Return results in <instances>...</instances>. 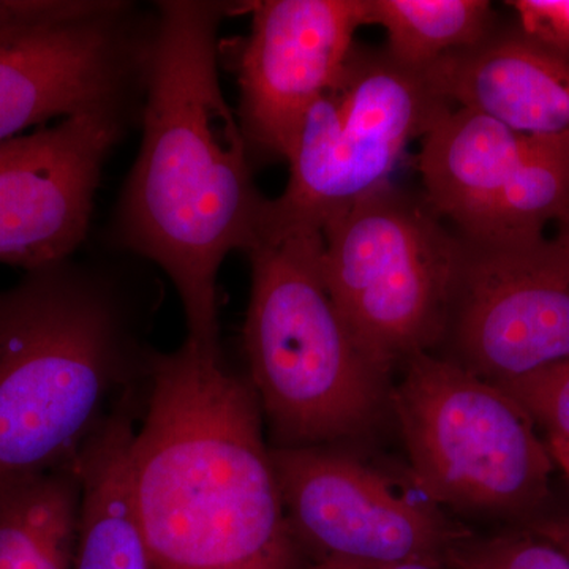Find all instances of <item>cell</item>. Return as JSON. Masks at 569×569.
Segmentation results:
<instances>
[{"label": "cell", "instance_id": "obj_17", "mask_svg": "<svg viewBox=\"0 0 569 569\" xmlns=\"http://www.w3.org/2000/svg\"><path fill=\"white\" fill-rule=\"evenodd\" d=\"M366 24L387 31V50L415 70L466 51L496 29L486 0H366Z\"/></svg>", "mask_w": 569, "mask_h": 569}, {"label": "cell", "instance_id": "obj_1", "mask_svg": "<svg viewBox=\"0 0 569 569\" xmlns=\"http://www.w3.org/2000/svg\"><path fill=\"white\" fill-rule=\"evenodd\" d=\"M230 10L211 0L157 2L140 152L112 220L118 246L173 283L187 339L209 350H220V268L253 241L269 201L220 82L219 32Z\"/></svg>", "mask_w": 569, "mask_h": 569}, {"label": "cell", "instance_id": "obj_20", "mask_svg": "<svg viewBox=\"0 0 569 569\" xmlns=\"http://www.w3.org/2000/svg\"><path fill=\"white\" fill-rule=\"evenodd\" d=\"M523 36L550 50L569 52V0H512Z\"/></svg>", "mask_w": 569, "mask_h": 569}, {"label": "cell", "instance_id": "obj_11", "mask_svg": "<svg viewBox=\"0 0 569 569\" xmlns=\"http://www.w3.org/2000/svg\"><path fill=\"white\" fill-rule=\"evenodd\" d=\"M126 112H80L0 142V264L28 272L73 258Z\"/></svg>", "mask_w": 569, "mask_h": 569}, {"label": "cell", "instance_id": "obj_4", "mask_svg": "<svg viewBox=\"0 0 569 569\" xmlns=\"http://www.w3.org/2000/svg\"><path fill=\"white\" fill-rule=\"evenodd\" d=\"M244 350L272 448L328 447L372 425L389 395L329 295L323 230L279 216L271 200L244 250Z\"/></svg>", "mask_w": 569, "mask_h": 569}, {"label": "cell", "instance_id": "obj_10", "mask_svg": "<svg viewBox=\"0 0 569 569\" xmlns=\"http://www.w3.org/2000/svg\"><path fill=\"white\" fill-rule=\"evenodd\" d=\"M284 512L309 560L449 561L466 535L432 501L328 447L272 448Z\"/></svg>", "mask_w": 569, "mask_h": 569}, {"label": "cell", "instance_id": "obj_13", "mask_svg": "<svg viewBox=\"0 0 569 569\" xmlns=\"http://www.w3.org/2000/svg\"><path fill=\"white\" fill-rule=\"evenodd\" d=\"M452 107L496 119L530 138H569V52L519 29L496 26L485 40L425 70Z\"/></svg>", "mask_w": 569, "mask_h": 569}, {"label": "cell", "instance_id": "obj_21", "mask_svg": "<svg viewBox=\"0 0 569 569\" xmlns=\"http://www.w3.org/2000/svg\"><path fill=\"white\" fill-rule=\"evenodd\" d=\"M302 569H471L459 560L458 553L449 561H396V563H365L332 559H312L306 561Z\"/></svg>", "mask_w": 569, "mask_h": 569}, {"label": "cell", "instance_id": "obj_18", "mask_svg": "<svg viewBox=\"0 0 569 569\" xmlns=\"http://www.w3.org/2000/svg\"><path fill=\"white\" fill-rule=\"evenodd\" d=\"M497 387L515 397L548 437L569 438V359Z\"/></svg>", "mask_w": 569, "mask_h": 569}, {"label": "cell", "instance_id": "obj_9", "mask_svg": "<svg viewBox=\"0 0 569 569\" xmlns=\"http://www.w3.org/2000/svg\"><path fill=\"white\" fill-rule=\"evenodd\" d=\"M462 242L447 331L455 361L496 385L567 361L568 236Z\"/></svg>", "mask_w": 569, "mask_h": 569}, {"label": "cell", "instance_id": "obj_23", "mask_svg": "<svg viewBox=\"0 0 569 569\" xmlns=\"http://www.w3.org/2000/svg\"><path fill=\"white\" fill-rule=\"evenodd\" d=\"M546 443H548L553 463H556L557 467H560V470L563 471L565 477H567L569 481V438L548 437Z\"/></svg>", "mask_w": 569, "mask_h": 569}, {"label": "cell", "instance_id": "obj_14", "mask_svg": "<svg viewBox=\"0 0 569 569\" xmlns=\"http://www.w3.org/2000/svg\"><path fill=\"white\" fill-rule=\"evenodd\" d=\"M421 140L418 168L426 203L455 223L460 238L471 241L481 233L535 138L481 112L449 107Z\"/></svg>", "mask_w": 569, "mask_h": 569}, {"label": "cell", "instance_id": "obj_5", "mask_svg": "<svg viewBox=\"0 0 569 569\" xmlns=\"http://www.w3.org/2000/svg\"><path fill=\"white\" fill-rule=\"evenodd\" d=\"M392 183L323 227L329 295L369 365L389 378L447 336L463 242Z\"/></svg>", "mask_w": 569, "mask_h": 569}, {"label": "cell", "instance_id": "obj_2", "mask_svg": "<svg viewBox=\"0 0 569 569\" xmlns=\"http://www.w3.org/2000/svg\"><path fill=\"white\" fill-rule=\"evenodd\" d=\"M144 388L129 470L153 569H302L249 381L186 337Z\"/></svg>", "mask_w": 569, "mask_h": 569}, {"label": "cell", "instance_id": "obj_3", "mask_svg": "<svg viewBox=\"0 0 569 569\" xmlns=\"http://www.w3.org/2000/svg\"><path fill=\"white\" fill-rule=\"evenodd\" d=\"M152 355L99 269L70 258L0 288V489L74 466Z\"/></svg>", "mask_w": 569, "mask_h": 569}, {"label": "cell", "instance_id": "obj_22", "mask_svg": "<svg viewBox=\"0 0 569 569\" xmlns=\"http://www.w3.org/2000/svg\"><path fill=\"white\" fill-rule=\"evenodd\" d=\"M531 533L545 539L550 545L556 546L569 559V516L565 518H553L539 520L530 529Z\"/></svg>", "mask_w": 569, "mask_h": 569}, {"label": "cell", "instance_id": "obj_19", "mask_svg": "<svg viewBox=\"0 0 569 569\" xmlns=\"http://www.w3.org/2000/svg\"><path fill=\"white\" fill-rule=\"evenodd\" d=\"M458 557L471 569H569L568 557L531 531L467 541Z\"/></svg>", "mask_w": 569, "mask_h": 569}, {"label": "cell", "instance_id": "obj_7", "mask_svg": "<svg viewBox=\"0 0 569 569\" xmlns=\"http://www.w3.org/2000/svg\"><path fill=\"white\" fill-rule=\"evenodd\" d=\"M449 107L425 70L397 62L387 48L355 47L306 112L287 157L290 178L272 209L323 230L336 213L389 186L408 144Z\"/></svg>", "mask_w": 569, "mask_h": 569}, {"label": "cell", "instance_id": "obj_6", "mask_svg": "<svg viewBox=\"0 0 569 569\" xmlns=\"http://www.w3.org/2000/svg\"><path fill=\"white\" fill-rule=\"evenodd\" d=\"M402 372L389 399L427 500L493 515L545 500L556 463L515 397L432 353L408 359Z\"/></svg>", "mask_w": 569, "mask_h": 569}, {"label": "cell", "instance_id": "obj_15", "mask_svg": "<svg viewBox=\"0 0 569 569\" xmlns=\"http://www.w3.org/2000/svg\"><path fill=\"white\" fill-rule=\"evenodd\" d=\"M140 395L127 397L80 458V518L71 569H153L130 490L129 451Z\"/></svg>", "mask_w": 569, "mask_h": 569}, {"label": "cell", "instance_id": "obj_8", "mask_svg": "<svg viewBox=\"0 0 569 569\" xmlns=\"http://www.w3.org/2000/svg\"><path fill=\"white\" fill-rule=\"evenodd\" d=\"M149 39L130 3L92 0L32 21L0 0V142L80 112L127 110L144 88Z\"/></svg>", "mask_w": 569, "mask_h": 569}, {"label": "cell", "instance_id": "obj_12", "mask_svg": "<svg viewBox=\"0 0 569 569\" xmlns=\"http://www.w3.org/2000/svg\"><path fill=\"white\" fill-rule=\"evenodd\" d=\"M239 47L238 119L252 152L287 160L309 108L336 81L366 26V0H263Z\"/></svg>", "mask_w": 569, "mask_h": 569}, {"label": "cell", "instance_id": "obj_24", "mask_svg": "<svg viewBox=\"0 0 569 569\" xmlns=\"http://www.w3.org/2000/svg\"><path fill=\"white\" fill-rule=\"evenodd\" d=\"M557 231H560V233H563L565 236H568V238H569V223L565 224L563 228H560V230H557Z\"/></svg>", "mask_w": 569, "mask_h": 569}, {"label": "cell", "instance_id": "obj_16", "mask_svg": "<svg viewBox=\"0 0 569 569\" xmlns=\"http://www.w3.org/2000/svg\"><path fill=\"white\" fill-rule=\"evenodd\" d=\"M80 500L78 462L0 489V569H71Z\"/></svg>", "mask_w": 569, "mask_h": 569}]
</instances>
